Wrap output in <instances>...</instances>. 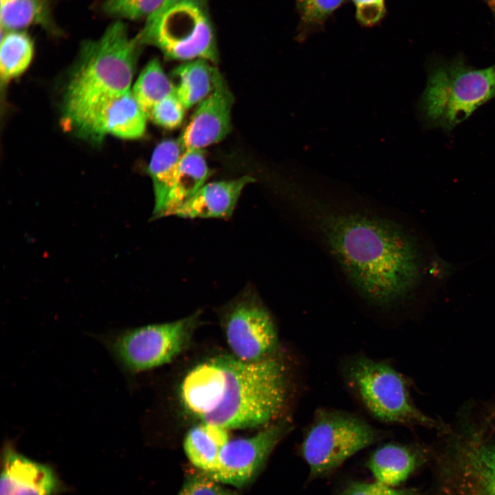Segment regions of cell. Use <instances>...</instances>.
<instances>
[{
    "label": "cell",
    "mask_w": 495,
    "mask_h": 495,
    "mask_svg": "<svg viewBox=\"0 0 495 495\" xmlns=\"http://www.w3.org/2000/svg\"><path fill=\"white\" fill-rule=\"evenodd\" d=\"M291 388L288 363L277 353L255 362L223 355L190 370L182 381L180 397L186 410L202 423L243 429L279 420Z\"/></svg>",
    "instance_id": "2"
},
{
    "label": "cell",
    "mask_w": 495,
    "mask_h": 495,
    "mask_svg": "<svg viewBox=\"0 0 495 495\" xmlns=\"http://www.w3.org/2000/svg\"><path fill=\"white\" fill-rule=\"evenodd\" d=\"M418 463L417 452L408 446L386 443L377 447L367 461V468L377 481L396 487L405 481Z\"/></svg>",
    "instance_id": "16"
},
{
    "label": "cell",
    "mask_w": 495,
    "mask_h": 495,
    "mask_svg": "<svg viewBox=\"0 0 495 495\" xmlns=\"http://www.w3.org/2000/svg\"><path fill=\"white\" fill-rule=\"evenodd\" d=\"M185 110L175 90L154 107L148 118L160 126L173 129L182 122Z\"/></svg>",
    "instance_id": "26"
},
{
    "label": "cell",
    "mask_w": 495,
    "mask_h": 495,
    "mask_svg": "<svg viewBox=\"0 0 495 495\" xmlns=\"http://www.w3.org/2000/svg\"><path fill=\"white\" fill-rule=\"evenodd\" d=\"M166 0H105L102 10L110 16L130 20L148 17Z\"/></svg>",
    "instance_id": "25"
},
{
    "label": "cell",
    "mask_w": 495,
    "mask_h": 495,
    "mask_svg": "<svg viewBox=\"0 0 495 495\" xmlns=\"http://www.w3.org/2000/svg\"><path fill=\"white\" fill-rule=\"evenodd\" d=\"M199 312L173 322L126 329L98 336L126 377L171 362L187 346Z\"/></svg>",
    "instance_id": "8"
},
{
    "label": "cell",
    "mask_w": 495,
    "mask_h": 495,
    "mask_svg": "<svg viewBox=\"0 0 495 495\" xmlns=\"http://www.w3.org/2000/svg\"><path fill=\"white\" fill-rule=\"evenodd\" d=\"M203 472L192 476L186 480L177 495H237Z\"/></svg>",
    "instance_id": "27"
},
{
    "label": "cell",
    "mask_w": 495,
    "mask_h": 495,
    "mask_svg": "<svg viewBox=\"0 0 495 495\" xmlns=\"http://www.w3.org/2000/svg\"><path fill=\"white\" fill-rule=\"evenodd\" d=\"M0 18L4 31L39 25L51 33L60 32L53 19L50 0H1Z\"/></svg>",
    "instance_id": "21"
},
{
    "label": "cell",
    "mask_w": 495,
    "mask_h": 495,
    "mask_svg": "<svg viewBox=\"0 0 495 495\" xmlns=\"http://www.w3.org/2000/svg\"><path fill=\"white\" fill-rule=\"evenodd\" d=\"M169 60L218 61V49L208 0H166L146 18L135 36Z\"/></svg>",
    "instance_id": "6"
},
{
    "label": "cell",
    "mask_w": 495,
    "mask_h": 495,
    "mask_svg": "<svg viewBox=\"0 0 495 495\" xmlns=\"http://www.w3.org/2000/svg\"><path fill=\"white\" fill-rule=\"evenodd\" d=\"M449 265L440 258H435L430 263L429 272L433 277L440 278L446 276V270L450 269Z\"/></svg>",
    "instance_id": "30"
},
{
    "label": "cell",
    "mask_w": 495,
    "mask_h": 495,
    "mask_svg": "<svg viewBox=\"0 0 495 495\" xmlns=\"http://www.w3.org/2000/svg\"><path fill=\"white\" fill-rule=\"evenodd\" d=\"M494 96L495 64L477 69L463 55L437 58L428 66L418 109L424 126L449 132Z\"/></svg>",
    "instance_id": "4"
},
{
    "label": "cell",
    "mask_w": 495,
    "mask_h": 495,
    "mask_svg": "<svg viewBox=\"0 0 495 495\" xmlns=\"http://www.w3.org/2000/svg\"><path fill=\"white\" fill-rule=\"evenodd\" d=\"M34 54L31 37L22 30L1 32L0 76L2 83L21 75L29 67Z\"/></svg>",
    "instance_id": "22"
},
{
    "label": "cell",
    "mask_w": 495,
    "mask_h": 495,
    "mask_svg": "<svg viewBox=\"0 0 495 495\" xmlns=\"http://www.w3.org/2000/svg\"><path fill=\"white\" fill-rule=\"evenodd\" d=\"M254 180L253 177L245 175L205 184L172 215L186 219H228L232 216L244 188Z\"/></svg>",
    "instance_id": "15"
},
{
    "label": "cell",
    "mask_w": 495,
    "mask_h": 495,
    "mask_svg": "<svg viewBox=\"0 0 495 495\" xmlns=\"http://www.w3.org/2000/svg\"><path fill=\"white\" fill-rule=\"evenodd\" d=\"M228 441L226 429L201 422L188 430L184 449L190 463L208 474L216 468L221 450Z\"/></svg>",
    "instance_id": "19"
},
{
    "label": "cell",
    "mask_w": 495,
    "mask_h": 495,
    "mask_svg": "<svg viewBox=\"0 0 495 495\" xmlns=\"http://www.w3.org/2000/svg\"><path fill=\"white\" fill-rule=\"evenodd\" d=\"M205 59L187 61L173 71L178 79L175 94L186 109L201 102L213 91L219 71Z\"/></svg>",
    "instance_id": "20"
},
{
    "label": "cell",
    "mask_w": 495,
    "mask_h": 495,
    "mask_svg": "<svg viewBox=\"0 0 495 495\" xmlns=\"http://www.w3.org/2000/svg\"><path fill=\"white\" fill-rule=\"evenodd\" d=\"M148 118L130 90L89 109L65 128L95 143L108 134L133 140L144 135Z\"/></svg>",
    "instance_id": "11"
},
{
    "label": "cell",
    "mask_w": 495,
    "mask_h": 495,
    "mask_svg": "<svg viewBox=\"0 0 495 495\" xmlns=\"http://www.w3.org/2000/svg\"><path fill=\"white\" fill-rule=\"evenodd\" d=\"M358 415L320 408L305 430L300 452L309 468V479L322 478L347 459L387 437Z\"/></svg>",
    "instance_id": "7"
},
{
    "label": "cell",
    "mask_w": 495,
    "mask_h": 495,
    "mask_svg": "<svg viewBox=\"0 0 495 495\" xmlns=\"http://www.w3.org/2000/svg\"><path fill=\"white\" fill-rule=\"evenodd\" d=\"M208 176L209 169L203 150L184 151L159 218L171 216L178 207L205 184Z\"/></svg>",
    "instance_id": "17"
},
{
    "label": "cell",
    "mask_w": 495,
    "mask_h": 495,
    "mask_svg": "<svg viewBox=\"0 0 495 495\" xmlns=\"http://www.w3.org/2000/svg\"><path fill=\"white\" fill-rule=\"evenodd\" d=\"M338 495H411L402 489L390 487L377 481H352L348 483Z\"/></svg>",
    "instance_id": "29"
},
{
    "label": "cell",
    "mask_w": 495,
    "mask_h": 495,
    "mask_svg": "<svg viewBox=\"0 0 495 495\" xmlns=\"http://www.w3.org/2000/svg\"><path fill=\"white\" fill-rule=\"evenodd\" d=\"M347 0H296L299 14L298 38L303 40L322 28L333 13Z\"/></svg>",
    "instance_id": "24"
},
{
    "label": "cell",
    "mask_w": 495,
    "mask_h": 495,
    "mask_svg": "<svg viewBox=\"0 0 495 495\" xmlns=\"http://www.w3.org/2000/svg\"><path fill=\"white\" fill-rule=\"evenodd\" d=\"M233 103V95L219 72L213 91L200 102L179 138L184 150H203L224 139L231 130Z\"/></svg>",
    "instance_id": "13"
},
{
    "label": "cell",
    "mask_w": 495,
    "mask_h": 495,
    "mask_svg": "<svg viewBox=\"0 0 495 495\" xmlns=\"http://www.w3.org/2000/svg\"><path fill=\"white\" fill-rule=\"evenodd\" d=\"M184 152L179 139L164 140L157 144L153 152L148 170L153 182L155 197L152 219L159 218Z\"/></svg>",
    "instance_id": "18"
},
{
    "label": "cell",
    "mask_w": 495,
    "mask_h": 495,
    "mask_svg": "<svg viewBox=\"0 0 495 495\" xmlns=\"http://www.w3.org/2000/svg\"><path fill=\"white\" fill-rule=\"evenodd\" d=\"M298 204L347 280L366 301L390 307L416 288L421 272L419 248L397 223L373 214L336 209L309 196L303 195Z\"/></svg>",
    "instance_id": "1"
},
{
    "label": "cell",
    "mask_w": 495,
    "mask_h": 495,
    "mask_svg": "<svg viewBox=\"0 0 495 495\" xmlns=\"http://www.w3.org/2000/svg\"><path fill=\"white\" fill-rule=\"evenodd\" d=\"M357 21L364 27L378 24L386 12V0H352Z\"/></svg>",
    "instance_id": "28"
},
{
    "label": "cell",
    "mask_w": 495,
    "mask_h": 495,
    "mask_svg": "<svg viewBox=\"0 0 495 495\" xmlns=\"http://www.w3.org/2000/svg\"><path fill=\"white\" fill-rule=\"evenodd\" d=\"M223 325L227 343L236 358L255 362L276 353L274 322L252 290L246 289L228 306Z\"/></svg>",
    "instance_id": "9"
},
{
    "label": "cell",
    "mask_w": 495,
    "mask_h": 495,
    "mask_svg": "<svg viewBox=\"0 0 495 495\" xmlns=\"http://www.w3.org/2000/svg\"><path fill=\"white\" fill-rule=\"evenodd\" d=\"M490 9L495 22V0H483Z\"/></svg>",
    "instance_id": "31"
},
{
    "label": "cell",
    "mask_w": 495,
    "mask_h": 495,
    "mask_svg": "<svg viewBox=\"0 0 495 495\" xmlns=\"http://www.w3.org/2000/svg\"><path fill=\"white\" fill-rule=\"evenodd\" d=\"M142 47L119 20L99 38L84 43L65 91L63 125L104 100L131 90Z\"/></svg>",
    "instance_id": "3"
},
{
    "label": "cell",
    "mask_w": 495,
    "mask_h": 495,
    "mask_svg": "<svg viewBox=\"0 0 495 495\" xmlns=\"http://www.w3.org/2000/svg\"><path fill=\"white\" fill-rule=\"evenodd\" d=\"M450 479L452 495H495V436L464 448Z\"/></svg>",
    "instance_id": "14"
},
{
    "label": "cell",
    "mask_w": 495,
    "mask_h": 495,
    "mask_svg": "<svg viewBox=\"0 0 495 495\" xmlns=\"http://www.w3.org/2000/svg\"><path fill=\"white\" fill-rule=\"evenodd\" d=\"M69 489L55 469L19 452L10 440L1 454L0 495H60Z\"/></svg>",
    "instance_id": "12"
},
{
    "label": "cell",
    "mask_w": 495,
    "mask_h": 495,
    "mask_svg": "<svg viewBox=\"0 0 495 495\" xmlns=\"http://www.w3.org/2000/svg\"><path fill=\"white\" fill-rule=\"evenodd\" d=\"M131 90L148 118L154 107L173 93L175 87L164 73L159 60L154 58L143 69Z\"/></svg>",
    "instance_id": "23"
},
{
    "label": "cell",
    "mask_w": 495,
    "mask_h": 495,
    "mask_svg": "<svg viewBox=\"0 0 495 495\" xmlns=\"http://www.w3.org/2000/svg\"><path fill=\"white\" fill-rule=\"evenodd\" d=\"M340 371L348 390L373 419L388 424L437 426L414 405L405 379L390 363L358 354L345 358Z\"/></svg>",
    "instance_id": "5"
},
{
    "label": "cell",
    "mask_w": 495,
    "mask_h": 495,
    "mask_svg": "<svg viewBox=\"0 0 495 495\" xmlns=\"http://www.w3.org/2000/svg\"><path fill=\"white\" fill-rule=\"evenodd\" d=\"M292 429L288 420L280 419L253 436L229 440L221 450L216 468L207 474L219 483L235 487L247 485Z\"/></svg>",
    "instance_id": "10"
}]
</instances>
